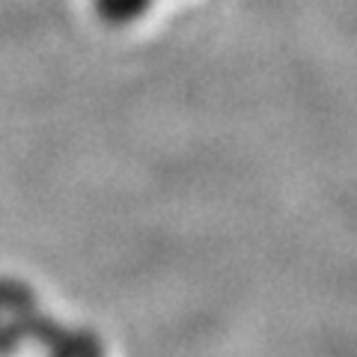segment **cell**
Returning <instances> with one entry per match:
<instances>
[{
  "label": "cell",
  "instance_id": "cell-2",
  "mask_svg": "<svg viewBox=\"0 0 357 357\" xmlns=\"http://www.w3.org/2000/svg\"><path fill=\"white\" fill-rule=\"evenodd\" d=\"M155 0H96L98 15L110 24H131L152 9Z\"/></svg>",
  "mask_w": 357,
  "mask_h": 357
},
{
  "label": "cell",
  "instance_id": "cell-1",
  "mask_svg": "<svg viewBox=\"0 0 357 357\" xmlns=\"http://www.w3.org/2000/svg\"><path fill=\"white\" fill-rule=\"evenodd\" d=\"M30 345L45 349L48 357H105L98 337L42 316L27 286L0 277V357H15Z\"/></svg>",
  "mask_w": 357,
  "mask_h": 357
}]
</instances>
